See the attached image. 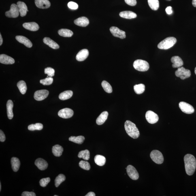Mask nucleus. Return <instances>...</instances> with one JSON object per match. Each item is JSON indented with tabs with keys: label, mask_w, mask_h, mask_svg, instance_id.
Here are the masks:
<instances>
[{
	"label": "nucleus",
	"mask_w": 196,
	"mask_h": 196,
	"mask_svg": "<svg viewBox=\"0 0 196 196\" xmlns=\"http://www.w3.org/2000/svg\"><path fill=\"white\" fill-rule=\"evenodd\" d=\"M54 70L51 67H47L45 68L44 70V73L48 75L49 77H52L54 75Z\"/></svg>",
	"instance_id": "79ce46f5"
},
{
	"label": "nucleus",
	"mask_w": 196,
	"mask_h": 196,
	"mask_svg": "<svg viewBox=\"0 0 196 196\" xmlns=\"http://www.w3.org/2000/svg\"><path fill=\"white\" fill-rule=\"evenodd\" d=\"M74 112L72 109L68 108H65L61 109L58 113V115L60 117L63 118H69L72 117Z\"/></svg>",
	"instance_id": "f8f14e48"
},
{
	"label": "nucleus",
	"mask_w": 196,
	"mask_h": 196,
	"mask_svg": "<svg viewBox=\"0 0 196 196\" xmlns=\"http://www.w3.org/2000/svg\"><path fill=\"white\" fill-rule=\"evenodd\" d=\"M186 172L188 176H192L194 173L196 168V160L194 156L187 154L184 158Z\"/></svg>",
	"instance_id": "f257e3e1"
},
{
	"label": "nucleus",
	"mask_w": 196,
	"mask_h": 196,
	"mask_svg": "<svg viewBox=\"0 0 196 196\" xmlns=\"http://www.w3.org/2000/svg\"><path fill=\"white\" fill-rule=\"evenodd\" d=\"M36 166L41 170H44L48 166V163L45 160L39 158L36 160L35 163Z\"/></svg>",
	"instance_id": "4468645a"
},
{
	"label": "nucleus",
	"mask_w": 196,
	"mask_h": 196,
	"mask_svg": "<svg viewBox=\"0 0 196 196\" xmlns=\"http://www.w3.org/2000/svg\"><path fill=\"white\" fill-rule=\"evenodd\" d=\"M133 65L135 69L139 71H146L149 68V65L148 62L142 60H135Z\"/></svg>",
	"instance_id": "20e7f679"
},
{
	"label": "nucleus",
	"mask_w": 196,
	"mask_h": 196,
	"mask_svg": "<svg viewBox=\"0 0 196 196\" xmlns=\"http://www.w3.org/2000/svg\"><path fill=\"white\" fill-rule=\"evenodd\" d=\"M78 157L79 158H82L84 160H88L90 158V152L88 150L81 151L79 152Z\"/></svg>",
	"instance_id": "c9c22d12"
},
{
	"label": "nucleus",
	"mask_w": 196,
	"mask_h": 196,
	"mask_svg": "<svg viewBox=\"0 0 196 196\" xmlns=\"http://www.w3.org/2000/svg\"><path fill=\"white\" fill-rule=\"evenodd\" d=\"M89 54V52L87 49H83L81 50L77 54L76 59L78 61H84L87 58Z\"/></svg>",
	"instance_id": "a211bd4d"
},
{
	"label": "nucleus",
	"mask_w": 196,
	"mask_h": 196,
	"mask_svg": "<svg viewBox=\"0 0 196 196\" xmlns=\"http://www.w3.org/2000/svg\"><path fill=\"white\" fill-rule=\"evenodd\" d=\"M17 86L20 93L23 95H24L26 93L27 90V86L25 82L23 80L19 81L17 84Z\"/></svg>",
	"instance_id": "7c9ffc66"
},
{
	"label": "nucleus",
	"mask_w": 196,
	"mask_h": 196,
	"mask_svg": "<svg viewBox=\"0 0 196 196\" xmlns=\"http://www.w3.org/2000/svg\"><path fill=\"white\" fill-rule=\"evenodd\" d=\"M49 94V91L47 90H37L35 92L34 98L37 101H42L48 97Z\"/></svg>",
	"instance_id": "9b49d317"
},
{
	"label": "nucleus",
	"mask_w": 196,
	"mask_h": 196,
	"mask_svg": "<svg viewBox=\"0 0 196 196\" xmlns=\"http://www.w3.org/2000/svg\"><path fill=\"white\" fill-rule=\"evenodd\" d=\"M0 62L5 65H12L15 63L13 58L5 54H1L0 55Z\"/></svg>",
	"instance_id": "2eb2a0df"
},
{
	"label": "nucleus",
	"mask_w": 196,
	"mask_h": 196,
	"mask_svg": "<svg viewBox=\"0 0 196 196\" xmlns=\"http://www.w3.org/2000/svg\"><path fill=\"white\" fill-rule=\"evenodd\" d=\"M68 6L72 10H76L78 8V5L73 2H70L68 4Z\"/></svg>",
	"instance_id": "c03bdc74"
},
{
	"label": "nucleus",
	"mask_w": 196,
	"mask_h": 196,
	"mask_svg": "<svg viewBox=\"0 0 196 196\" xmlns=\"http://www.w3.org/2000/svg\"><path fill=\"white\" fill-rule=\"evenodd\" d=\"M74 23L80 27H86L89 24V20L86 17L82 16L75 20Z\"/></svg>",
	"instance_id": "aec40b11"
},
{
	"label": "nucleus",
	"mask_w": 196,
	"mask_h": 196,
	"mask_svg": "<svg viewBox=\"0 0 196 196\" xmlns=\"http://www.w3.org/2000/svg\"><path fill=\"white\" fill-rule=\"evenodd\" d=\"M1 183H0V191H1Z\"/></svg>",
	"instance_id": "864d4df0"
},
{
	"label": "nucleus",
	"mask_w": 196,
	"mask_h": 196,
	"mask_svg": "<svg viewBox=\"0 0 196 196\" xmlns=\"http://www.w3.org/2000/svg\"><path fill=\"white\" fill-rule=\"evenodd\" d=\"M43 126L42 124L41 123H36L35 124H31L28 126V129L29 131H34L35 130L40 131L43 129Z\"/></svg>",
	"instance_id": "e433bc0d"
},
{
	"label": "nucleus",
	"mask_w": 196,
	"mask_h": 196,
	"mask_svg": "<svg viewBox=\"0 0 196 196\" xmlns=\"http://www.w3.org/2000/svg\"><path fill=\"white\" fill-rule=\"evenodd\" d=\"M51 179L50 178H44L41 179L40 181V185L42 187H45L50 182Z\"/></svg>",
	"instance_id": "37998d69"
},
{
	"label": "nucleus",
	"mask_w": 196,
	"mask_h": 196,
	"mask_svg": "<svg viewBox=\"0 0 196 196\" xmlns=\"http://www.w3.org/2000/svg\"><path fill=\"white\" fill-rule=\"evenodd\" d=\"M175 75L177 77H179L182 80H184L189 78L191 76V72L189 70L186 69L184 67H179L175 72Z\"/></svg>",
	"instance_id": "423d86ee"
},
{
	"label": "nucleus",
	"mask_w": 196,
	"mask_h": 196,
	"mask_svg": "<svg viewBox=\"0 0 196 196\" xmlns=\"http://www.w3.org/2000/svg\"><path fill=\"white\" fill-rule=\"evenodd\" d=\"M145 117L147 121L151 124L156 123L159 120V117L158 115L151 110L147 111Z\"/></svg>",
	"instance_id": "1a4fd4ad"
},
{
	"label": "nucleus",
	"mask_w": 196,
	"mask_h": 196,
	"mask_svg": "<svg viewBox=\"0 0 196 196\" xmlns=\"http://www.w3.org/2000/svg\"><path fill=\"white\" fill-rule=\"evenodd\" d=\"M108 116V113L105 111L101 113L96 121V123L98 125H102L107 120Z\"/></svg>",
	"instance_id": "a878e982"
},
{
	"label": "nucleus",
	"mask_w": 196,
	"mask_h": 196,
	"mask_svg": "<svg viewBox=\"0 0 196 196\" xmlns=\"http://www.w3.org/2000/svg\"><path fill=\"white\" fill-rule=\"evenodd\" d=\"M125 129L128 135L134 139L137 138L140 135L136 125L129 120L125 122Z\"/></svg>",
	"instance_id": "f03ea898"
},
{
	"label": "nucleus",
	"mask_w": 196,
	"mask_h": 196,
	"mask_svg": "<svg viewBox=\"0 0 196 196\" xmlns=\"http://www.w3.org/2000/svg\"><path fill=\"white\" fill-rule=\"evenodd\" d=\"M59 34L64 37H71L73 35V33L71 30L67 29H61L58 31Z\"/></svg>",
	"instance_id": "2f4dec72"
},
{
	"label": "nucleus",
	"mask_w": 196,
	"mask_h": 196,
	"mask_svg": "<svg viewBox=\"0 0 196 196\" xmlns=\"http://www.w3.org/2000/svg\"><path fill=\"white\" fill-rule=\"evenodd\" d=\"M19 9L20 16L23 17L25 16L27 14L28 11L27 7L26 4L23 2L19 1L17 3Z\"/></svg>",
	"instance_id": "4be33fe9"
},
{
	"label": "nucleus",
	"mask_w": 196,
	"mask_h": 196,
	"mask_svg": "<svg viewBox=\"0 0 196 196\" xmlns=\"http://www.w3.org/2000/svg\"><path fill=\"white\" fill-rule=\"evenodd\" d=\"M94 161L97 165L99 166H103L106 163V159L104 156L97 155L95 156Z\"/></svg>",
	"instance_id": "c85d7f7f"
},
{
	"label": "nucleus",
	"mask_w": 196,
	"mask_h": 196,
	"mask_svg": "<svg viewBox=\"0 0 196 196\" xmlns=\"http://www.w3.org/2000/svg\"><path fill=\"white\" fill-rule=\"evenodd\" d=\"M54 79L52 77H47L45 79H42L40 81V83L44 86H49L53 82Z\"/></svg>",
	"instance_id": "ea45409f"
},
{
	"label": "nucleus",
	"mask_w": 196,
	"mask_h": 196,
	"mask_svg": "<svg viewBox=\"0 0 196 196\" xmlns=\"http://www.w3.org/2000/svg\"><path fill=\"white\" fill-rule=\"evenodd\" d=\"M5 140V134L3 131L1 130L0 131V141L1 142H3Z\"/></svg>",
	"instance_id": "de8ad7c7"
},
{
	"label": "nucleus",
	"mask_w": 196,
	"mask_h": 196,
	"mask_svg": "<svg viewBox=\"0 0 196 196\" xmlns=\"http://www.w3.org/2000/svg\"><path fill=\"white\" fill-rule=\"evenodd\" d=\"M43 42L48 45L50 47L54 49H58L60 47L57 43L49 37H46L43 40Z\"/></svg>",
	"instance_id": "393cba45"
},
{
	"label": "nucleus",
	"mask_w": 196,
	"mask_h": 196,
	"mask_svg": "<svg viewBox=\"0 0 196 196\" xmlns=\"http://www.w3.org/2000/svg\"><path fill=\"white\" fill-rule=\"evenodd\" d=\"M192 4L193 6L196 7V0H193L192 1Z\"/></svg>",
	"instance_id": "603ef678"
},
{
	"label": "nucleus",
	"mask_w": 196,
	"mask_h": 196,
	"mask_svg": "<svg viewBox=\"0 0 196 196\" xmlns=\"http://www.w3.org/2000/svg\"><path fill=\"white\" fill-rule=\"evenodd\" d=\"M20 12L18 5L12 4L11 5L10 10L5 13V15L7 17L16 18L19 16Z\"/></svg>",
	"instance_id": "0eeeda50"
},
{
	"label": "nucleus",
	"mask_w": 196,
	"mask_h": 196,
	"mask_svg": "<svg viewBox=\"0 0 196 196\" xmlns=\"http://www.w3.org/2000/svg\"><path fill=\"white\" fill-rule=\"evenodd\" d=\"M14 104L13 102L11 100H9L7 103V116L9 119L11 120L14 117L13 112V108Z\"/></svg>",
	"instance_id": "b1692460"
},
{
	"label": "nucleus",
	"mask_w": 196,
	"mask_h": 196,
	"mask_svg": "<svg viewBox=\"0 0 196 196\" xmlns=\"http://www.w3.org/2000/svg\"><path fill=\"white\" fill-rule=\"evenodd\" d=\"M101 86L103 89L108 93H111L113 91L112 88L110 85L106 81H103L102 82Z\"/></svg>",
	"instance_id": "58836bf2"
},
{
	"label": "nucleus",
	"mask_w": 196,
	"mask_h": 196,
	"mask_svg": "<svg viewBox=\"0 0 196 196\" xmlns=\"http://www.w3.org/2000/svg\"><path fill=\"white\" fill-rule=\"evenodd\" d=\"M35 3L40 9H48L51 6V3L48 0H35Z\"/></svg>",
	"instance_id": "dca6fc26"
},
{
	"label": "nucleus",
	"mask_w": 196,
	"mask_h": 196,
	"mask_svg": "<svg viewBox=\"0 0 196 196\" xmlns=\"http://www.w3.org/2000/svg\"><path fill=\"white\" fill-rule=\"evenodd\" d=\"M11 164L12 170L14 172H17L19 169L20 165L19 159L17 158L12 157L11 159Z\"/></svg>",
	"instance_id": "cd10ccee"
},
{
	"label": "nucleus",
	"mask_w": 196,
	"mask_h": 196,
	"mask_svg": "<svg viewBox=\"0 0 196 196\" xmlns=\"http://www.w3.org/2000/svg\"><path fill=\"white\" fill-rule=\"evenodd\" d=\"M127 174L130 178L133 180H137L139 178L138 172L135 168L133 166L128 165L127 167Z\"/></svg>",
	"instance_id": "9d476101"
},
{
	"label": "nucleus",
	"mask_w": 196,
	"mask_h": 196,
	"mask_svg": "<svg viewBox=\"0 0 196 196\" xmlns=\"http://www.w3.org/2000/svg\"><path fill=\"white\" fill-rule=\"evenodd\" d=\"M0 40H1V41H0V46H1L2 44L3 41L2 37L1 34H0Z\"/></svg>",
	"instance_id": "3c124183"
},
{
	"label": "nucleus",
	"mask_w": 196,
	"mask_h": 196,
	"mask_svg": "<svg viewBox=\"0 0 196 196\" xmlns=\"http://www.w3.org/2000/svg\"><path fill=\"white\" fill-rule=\"evenodd\" d=\"M166 11L167 14L170 15L172 14L173 13L172 7L171 6L167 7L166 9Z\"/></svg>",
	"instance_id": "09e8293b"
},
{
	"label": "nucleus",
	"mask_w": 196,
	"mask_h": 196,
	"mask_svg": "<svg viewBox=\"0 0 196 196\" xmlns=\"http://www.w3.org/2000/svg\"><path fill=\"white\" fill-rule=\"evenodd\" d=\"M121 17L127 19H132L137 17V14L131 11H124L121 12L119 14Z\"/></svg>",
	"instance_id": "5701e85b"
},
{
	"label": "nucleus",
	"mask_w": 196,
	"mask_h": 196,
	"mask_svg": "<svg viewBox=\"0 0 196 196\" xmlns=\"http://www.w3.org/2000/svg\"><path fill=\"white\" fill-rule=\"evenodd\" d=\"M195 74L196 75V67L195 69Z\"/></svg>",
	"instance_id": "5fc2aeb1"
},
{
	"label": "nucleus",
	"mask_w": 196,
	"mask_h": 196,
	"mask_svg": "<svg viewBox=\"0 0 196 196\" xmlns=\"http://www.w3.org/2000/svg\"><path fill=\"white\" fill-rule=\"evenodd\" d=\"M145 86L142 84L135 85L134 86V89L135 93L138 95H140L144 93L145 90Z\"/></svg>",
	"instance_id": "f704fd0d"
},
{
	"label": "nucleus",
	"mask_w": 196,
	"mask_h": 196,
	"mask_svg": "<svg viewBox=\"0 0 196 196\" xmlns=\"http://www.w3.org/2000/svg\"><path fill=\"white\" fill-rule=\"evenodd\" d=\"M96 195L95 193L93 192H90L88 193L86 196H95Z\"/></svg>",
	"instance_id": "8fccbe9b"
},
{
	"label": "nucleus",
	"mask_w": 196,
	"mask_h": 196,
	"mask_svg": "<svg viewBox=\"0 0 196 196\" xmlns=\"http://www.w3.org/2000/svg\"><path fill=\"white\" fill-rule=\"evenodd\" d=\"M63 152V148L59 145H56L52 147V152L56 157H59L61 156Z\"/></svg>",
	"instance_id": "bb28decb"
},
{
	"label": "nucleus",
	"mask_w": 196,
	"mask_h": 196,
	"mask_svg": "<svg viewBox=\"0 0 196 196\" xmlns=\"http://www.w3.org/2000/svg\"><path fill=\"white\" fill-rule=\"evenodd\" d=\"M73 92L72 90H66L60 93L59 98L61 100H65L69 99L73 95Z\"/></svg>",
	"instance_id": "c756f323"
},
{
	"label": "nucleus",
	"mask_w": 196,
	"mask_h": 196,
	"mask_svg": "<svg viewBox=\"0 0 196 196\" xmlns=\"http://www.w3.org/2000/svg\"><path fill=\"white\" fill-rule=\"evenodd\" d=\"M179 107L182 112L186 114H192L194 112V109L193 107L184 102H180L179 103Z\"/></svg>",
	"instance_id": "6e6552de"
},
{
	"label": "nucleus",
	"mask_w": 196,
	"mask_h": 196,
	"mask_svg": "<svg viewBox=\"0 0 196 196\" xmlns=\"http://www.w3.org/2000/svg\"><path fill=\"white\" fill-rule=\"evenodd\" d=\"M16 39L18 42L23 44L28 48H31L33 46V44L29 40L25 37L23 36H17Z\"/></svg>",
	"instance_id": "f3484780"
},
{
	"label": "nucleus",
	"mask_w": 196,
	"mask_h": 196,
	"mask_svg": "<svg viewBox=\"0 0 196 196\" xmlns=\"http://www.w3.org/2000/svg\"><path fill=\"white\" fill-rule=\"evenodd\" d=\"M149 6L153 10H157L159 7L158 0H148Z\"/></svg>",
	"instance_id": "72a5a7b5"
},
{
	"label": "nucleus",
	"mask_w": 196,
	"mask_h": 196,
	"mask_svg": "<svg viewBox=\"0 0 196 196\" xmlns=\"http://www.w3.org/2000/svg\"><path fill=\"white\" fill-rule=\"evenodd\" d=\"M79 166L81 168L86 170H89L90 169V166L88 162L81 161L79 163Z\"/></svg>",
	"instance_id": "a19ab883"
},
{
	"label": "nucleus",
	"mask_w": 196,
	"mask_h": 196,
	"mask_svg": "<svg viewBox=\"0 0 196 196\" xmlns=\"http://www.w3.org/2000/svg\"><path fill=\"white\" fill-rule=\"evenodd\" d=\"M150 156L154 163L158 164H161L163 163L164 158L163 154L159 151L154 150L151 152Z\"/></svg>",
	"instance_id": "39448f33"
},
{
	"label": "nucleus",
	"mask_w": 196,
	"mask_h": 196,
	"mask_svg": "<svg viewBox=\"0 0 196 196\" xmlns=\"http://www.w3.org/2000/svg\"><path fill=\"white\" fill-rule=\"evenodd\" d=\"M126 3L131 6H135L137 4L136 0H125Z\"/></svg>",
	"instance_id": "a18cd8bd"
},
{
	"label": "nucleus",
	"mask_w": 196,
	"mask_h": 196,
	"mask_svg": "<svg viewBox=\"0 0 196 196\" xmlns=\"http://www.w3.org/2000/svg\"><path fill=\"white\" fill-rule=\"evenodd\" d=\"M23 26L25 29L33 31H37L39 29L38 24L34 22L25 23Z\"/></svg>",
	"instance_id": "6ab92c4d"
},
{
	"label": "nucleus",
	"mask_w": 196,
	"mask_h": 196,
	"mask_svg": "<svg viewBox=\"0 0 196 196\" xmlns=\"http://www.w3.org/2000/svg\"><path fill=\"white\" fill-rule=\"evenodd\" d=\"M171 61L173 63L172 67L174 68L182 67L184 65V62L180 57L174 56L171 58Z\"/></svg>",
	"instance_id": "412c9836"
},
{
	"label": "nucleus",
	"mask_w": 196,
	"mask_h": 196,
	"mask_svg": "<svg viewBox=\"0 0 196 196\" xmlns=\"http://www.w3.org/2000/svg\"><path fill=\"white\" fill-rule=\"evenodd\" d=\"M54 196H58L57 195H54Z\"/></svg>",
	"instance_id": "6e6d98bb"
},
{
	"label": "nucleus",
	"mask_w": 196,
	"mask_h": 196,
	"mask_svg": "<svg viewBox=\"0 0 196 196\" xmlns=\"http://www.w3.org/2000/svg\"><path fill=\"white\" fill-rule=\"evenodd\" d=\"M22 196H36L35 194L33 192L24 191L22 193Z\"/></svg>",
	"instance_id": "49530a36"
},
{
	"label": "nucleus",
	"mask_w": 196,
	"mask_h": 196,
	"mask_svg": "<svg viewBox=\"0 0 196 196\" xmlns=\"http://www.w3.org/2000/svg\"><path fill=\"white\" fill-rule=\"evenodd\" d=\"M177 41L176 39L174 37H168L158 44V48L162 50H167L174 46Z\"/></svg>",
	"instance_id": "7ed1b4c3"
},
{
	"label": "nucleus",
	"mask_w": 196,
	"mask_h": 196,
	"mask_svg": "<svg viewBox=\"0 0 196 196\" xmlns=\"http://www.w3.org/2000/svg\"><path fill=\"white\" fill-rule=\"evenodd\" d=\"M69 140L76 144H81L83 143L85 137L82 135L78 137L71 136L69 138Z\"/></svg>",
	"instance_id": "473e14b6"
},
{
	"label": "nucleus",
	"mask_w": 196,
	"mask_h": 196,
	"mask_svg": "<svg viewBox=\"0 0 196 196\" xmlns=\"http://www.w3.org/2000/svg\"><path fill=\"white\" fill-rule=\"evenodd\" d=\"M66 177L65 175L63 174H60L56 177L54 182L55 186L56 187L59 186L62 182L65 180Z\"/></svg>",
	"instance_id": "4c0bfd02"
},
{
	"label": "nucleus",
	"mask_w": 196,
	"mask_h": 196,
	"mask_svg": "<svg viewBox=\"0 0 196 196\" xmlns=\"http://www.w3.org/2000/svg\"><path fill=\"white\" fill-rule=\"evenodd\" d=\"M111 33L116 37L121 39H125L126 37L125 32L115 27H112L110 29Z\"/></svg>",
	"instance_id": "ddd939ff"
}]
</instances>
